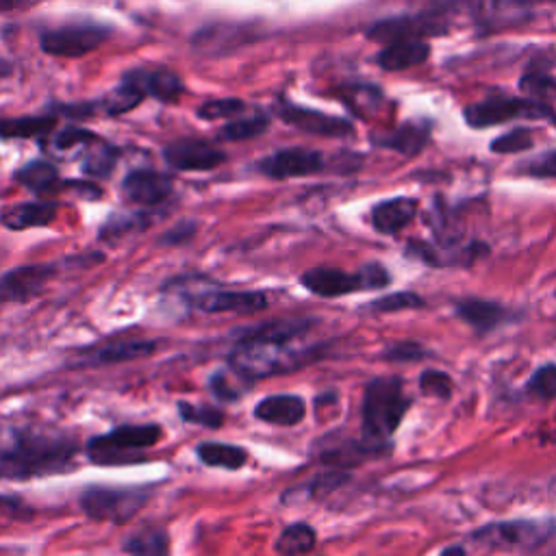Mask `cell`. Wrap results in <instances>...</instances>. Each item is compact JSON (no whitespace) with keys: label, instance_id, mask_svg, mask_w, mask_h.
<instances>
[{"label":"cell","instance_id":"obj_4","mask_svg":"<svg viewBox=\"0 0 556 556\" xmlns=\"http://www.w3.org/2000/svg\"><path fill=\"white\" fill-rule=\"evenodd\" d=\"M168 292H176L192 307L211 315H252L268 307V298L261 292H229V289H216V285H207L205 278L198 276L179 278L174 285H168Z\"/></svg>","mask_w":556,"mask_h":556},{"label":"cell","instance_id":"obj_47","mask_svg":"<svg viewBox=\"0 0 556 556\" xmlns=\"http://www.w3.org/2000/svg\"><path fill=\"white\" fill-rule=\"evenodd\" d=\"M194 231H196V226H194V224H187V222H185V224H179L174 231H170V233L166 235V239H163V242H168V244H179V242H183V239L192 237Z\"/></svg>","mask_w":556,"mask_h":556},{"label":"cell","instance_id":"obj_17","mask_svg":"<svg viewBox=\"0 0 556 556\" xmlns=\"http://www.w3.org/2000/svg\"><path fill=\"white\" fill-rule=\"evenodd\" d=\"M428 55H431L428 42L420 40V37H411V40H396L385 44L376 61L387 72H404L409 68L422 66Z\"/></svg>","mask_w":556,"mask_h":556},{"label":"cell","instance_id":"obj_11","mask_svg":"<svg viewBox=\"0 0 556 556\" xmlns=\"http://www.w3.org/2000/svg\"><path fill=\"white\" fill-rule=\"evenodd\" d=\"M276 113L281 116L289 126H296L298 131H305L309 135H322V137H346L355 133V126L352 122L337 118V116H328V113H322L318 109H307L300 107L292 100H281L276 105Z\"/></svg>","mask_w":556,"mask_h":556},{"label":"cell","instance_id":"obj_37","mask_svg":"<svg viewBox=\"0 0 556 556\" xmlns=\"http://www.w3.org/2000/svg\"><path fill=\"white\" fill-rule=\"evenodd\" d=\"M528 394L535 396L539 400H552L556 398V365L548 363L539 368L526 385Z\"/></svg>","mask_w":556,"mask_h":556},{"label":"cell","instance_id":"obj_46","mask_svg":"<svg viewBox=\"0 0 556 556\" xmlns=\"http://www.w3.org/2000/svg\"><path fill=\"white\" fill-rule=\"evenodd\" d=\"M426 355L424 348H420L413 341H402V344L391 346L385 352V359L389 361H415V359H422Z\"/></svg>","mask_w":556,"mask_h":556},{"label":"cell","instance_id":"obj_9","mask_svg":"<svg viewBox=\"0 0 556 556\" xmlns=\"http://www.w3.org/2000/svg\"><path fill=\"white\" fill-rule=\"evenodd\" d=\"M109 37V29L100 24H66L46 31L40 40L44 53L55 57H83L100 48Z\"/></svg>","mask_w":556,"mask_h":556},{"label":"cell","instance_id":"obj_33","mask_svg":"<svg viewBox=\"0 0 556 556\" xmlns=\"http://www.w3.org/2000/svg\"><path fill=\"white\" fill-rule=\"evenodd\" d=\"M98 137H94L90 131H83V129H66L61 131L53 142H50V153L57 155V157H66V155H77L83 153L90 148Z\"/></svg>","mask_w":556,"mask_h":556},{"label":"cell","instance_id":"obj_5","mask_svg":"<svg viewBox=\"0 0 556 556\" xmlns=\"http://www.w3.org/2000/svg\"><path fill=\"white\" fill-rule=\"evenodd\" d=\"M161 439V428L148 426H120L116 431L90 439L87 457L100 465L142 463V450L153 448Z\"/></svg>","mask_w":556,"mask_h":556},{"label":"cell","instance_id":"obj_8","mask_svg":"<svg viewBox=\"0 0 556 556\" xmlns=\"http://www.w3.org/2000/svg\"><path fill=\"white\" fill-rule=\"evenodd\" d=\"M552 116L550 105L533 98H511V96H494L483 103L470 105L463 111L465 122L472 129H489L517 118H548Z\"/></svg>","mask_w":556,"mask_h":556},{"label":"cell","instance_id":"obj_21","mask_svg":"<svg viewBox=\"0 0 556 556\" xmlns=\"http://www.w3.org/2000/svg\"><path fill=\"white\" fill-rule=\"evenodd\" d=\"M126 77L135 81L146 96H153L161 103H174L183 94V81L172 70H131Z\"/></svg>","mask_w":556,"mask_h":556},{"label":"cell","instance_id":"obj_3","mask_svg":"<svg viewBox=\"0 0 556 556\" xmlns=\"http://www.w3.org/2000/svg\"><path fill=\"white\" fill-rule=\"evenodd\" d=\"M296 341H272L257 337H242L231 352V368L244 378H268L287 374L307 363L309 350H298Z\"/></svg>","mask_w":556,"mask_h":556},{"label":"cell","instance_id":"obj_24","mask_svg":"<svg viewBox=\"0 0 556 556\" xmlns=\"http://www.w3.org/2000/svg\"><path fill=\"white\" fill-rule=\"evenodd\" d=\"M157 341L148 339H124V341H111L103 348H98L90 363L92 365H111V363H124L150 357L157 350Z\"/></svg>","mask_w":556,"mask_h":556},{"label":"cell","instance_id":"obj_45","mask_svg":"<svg viewBox=\"0 0 556 556\" xmlns=\"http://www.w3.org/2000/svg\"><path fill=\"white\" fill-rule=\"evenodd\" d=\"M359 272H361V278H363L365 289H381V287H387L389 281H391L389 272L383 268L381 263H368V265H363V268H361Z\"/></svg>","mask_w":556,"mask_h":556},{"label":"cell","instance_id":"obj_39","mask_svg":"<svg viewBox=\"0 0 556 556\" xmlns=\"http://www.w3.org/2000/svg\"><path fill=\"white\" fill-rule=\"evenodd\" d=\"M424 307V300L413 292H398L389 294L385 298H378L372 302V311L376 313H396V311H409Z\"/></svg>","mask_w":556,"mask_h":556},{"label":"cell","instance_id":"obj_6","mask_svg":"<svg viewBox=\"0 0 556 556\" xmlns=\"http://www.w3.org/2000/svg\"><path fill=\"white\" fill-rule=\"evenodd\" d=\"M148 502L144 487H90L83 491L81 507L98 522L126 524Z\"/></svg>","mask_w":556,"mask_h":556},{"label":"cell","instance_id":"obj_12","mask_svg":"<svg viewBox=\"0 0 556 556\" xmlns=\"http://www.w3.org/2000/svg\"><path fill=\"white\" fill-rule=\"evenodd\" d=\"M53 265H24V268L9 270L0 276V305H18L29 302L44 292V287L53 281Z\"/></svg>","mask_w":556,"mask_h":556},{"label":"cell","instance_id":"obj_40","mask_svg":"<svg viewBox=\"0 0 556 556\" xmlns=\"http://www.w3.org/2000/svg\"><path fill=\"white\" fill-rule=\"evenodd\" d=\"M233 370V368H231ZM242 374H237L233 370V374L226 372H216L211 376V391L216 394V398H220L222 402H233L237 398L244 396V387H239L237 381H242ZM248 381V378H246Z\"/></svg>","mask_w":556,"mask_h":556},{"label":"cell","instance_id":"obj_26","mask_svg":"<svg viewBox=\"0 0 556 556\" xmlns=\"http://www.w3.org/2000/svg\"><path fill=\"white\" fill-rule=\"evenodd\" d=\"M200 461L209 467H222V470H239L248 461V452L239 446L231 444H216V441H207V444L198 446Z\"/></svg>","mask_w":556,"mask_h":556},{"label":"cell","instance_id":"obj_27","mask_svg":"<svg viewBox=\"0 0 556 556\" xmlns=\"http://www.w3.org/2000/svg\"><path fill=\"white\" fill-rule=\"evenodd\" d=\"M144 98L146 94L142 92V87L124 74L122 83L118 87H113V90L100 100V109L109 113V116H122V113L135 109Z\"/></svg>","mask_w":556,"mask_h":556},{"label":"cell","instance_id":"obj_53","mask_svg":"<svg viewBox=\"0 0 556 556\" xmlns=\"http://www.w3.org/2000/svg\"><path fill=\"white\" fill-rule=\"evenodd\" d=\"M552 122H554V126H556V116H552Z\"/></svg>","mask_w":556,"mask_h":556},{"label":"cell","instance_id":"obj_10","mask_svg":"<svg viewBox=\"0 0 556 556\" xmlns=\"http://www.w3.org/2000/svg\"><path fill=\"white\" fill-rule=\"evenodd\" d=\"M255 40H257V31L252 24L213 22L194 35L192 46L198 55L218 57V55L235 53V50L244 48Z\"/></svg>","mask_w":556,"mask_h":556},{"label":"cell","instance_id":"obj_38","mask_svg":"<svg viewBox=\"0 0 556 556\" xmlns=\"http://www.w3.org/2000/svg\"><path fill=\"white\" fill-rule=\"evenodd\" d=\"M146 216L144 213H126V216H113L105 226H103V237L113 239V237H124L146 229Z\"/></svg>","mask_w":556,"mask_h":556},{"label":"cell","instance_id":"obj_48","mask_svg":"<svg viewBox=\"0 0 556 556\" xmlns=\"http://www.w3.org/2000/svg\"><path fill=\"white\" fill-rule=\"evenodd\" d=\"M500 3L504 7H509V9H515V11H528L530 7H535V5H548V3H556V0H500Z\"/></svg>","mask_w":556,"mask_h":556},{"label":"cell","instance_id":"obj_13","mask_svg":"<svg viewBox=\"0 0 556 556\" xmlns=\"http://www.w3.org/2000/svg\"><path fill=\"white\" fill-rule=\"evenodd\" d=\"M324 166H326L324 155L318 153V150L287 148L265 157L259 163V170L265 176H270V179L283 181V179H300V176L318 174L324 170Z\"/></svg>","mask_w":556,"mask_h":556},{"label":"cell","instance_id":"obj_42","mask_svg":"<svg viewBox=\"0 0 556 556\" xmlns=\"http://www.w3.org/2000/svg\"><path fill=\"white\" fill-rule=\"evenodd\" d=\"M452 378L446 372L439 370H426L420 376V389L424 396H435L439 400L452 398Z\"/></svg>","mask_w":556,"mask_h":556},{"label":"cell","instance_id":"obj_50","mask_svg":"<svg viewBox=\"0 0 556 556\" xmlns=\"http://www.w3.org/2000/svg\"><path fill=\"white\" fill-rule=\"evenodd\" d=\"M14 507H18V500L7 498V496H0V509H14Z\"/></svg>","mask_w":556,"mask_h":556},{"label":"cell","instance_id":"obj_20","mask_svg":"<svg viewBox=\"0 0 556 556\" xmlns=\"http://www.w3.org/2000/svg\"><path fill=\"white\" fill-rule=\"evenodd\" d=\"M305 413H307L305 400L289 394L263 398L255 409L257 420L276 424V426H296L305 420Z\"/></svg>","mask_w":556,"mask_h":556},{"label":"cell","instance_id":"obj_44","mask_svg":"<svg viewBox=\"0 0 556 556\" xmlns=\"http://www.w3.org/2000/svg\"><path fill=\"white\" fill-rule=\"evenodd\" d=\"M179 411H181V417H183L185 422L200 424V426H207V428H220L224 424V415L218 409L192 407V404L181 402L179 404Z\"/></svg>","mask_w":556,"mask_h":556},{"label":"cell","instance_id":"obj_22","mask_svg":"<svg viewBox=\"0 0 556 556\" xmlns=\"http://www.w3.org/2000/svg\"><path fill=\"white\" fill-rule=\"evenodd\" d=\"M457 315L463 322L474 326L478 333H487V331H494V328H498L500 324L507 322L509 311L500 307L498 302L465 298V300L457 302Z\"/></svg>","mask_w":556,"mask_h":556},{"label":"cell","instance_id":"obj_34","mask_svg":"<svg viewBox=\"0 0 556 556\" xmlns=\"http://www.w3.org/2000/svg\"><path fill=\"white\" fill-rule=\"evenodd\" d=\"M268 126H270L268 118L257 113V116L242 118V120L226 124L220 131V139H226V142H246V139H255V137L263 135L265 131H268Z\"/></svg>","mask_w":556,"mask_h":556},{"label":"cell","instance_id":"obj_18","mask_svg":"<svg viewBox=\"0 0 556 556\" xmlns=\"http://www.w3.org/2000/svg\"><path fill=\"white\" fill-rule=\"evenodd\" d=\"M57 218V205L53 202H20L0 213V224L9 231H27L37 226H48Z\"/></svg>","mask_w":556,"mask_h":556},{"label":"cell","instance_id":"obj_15","mask_svg":"<svg viewBox=\"0 0 556 556\" xmlns=\"http://www.w3.org/2000/svg\"><path fill=\"white\" fill-rule=\"evenodd\" d=\"M122 194L135 205L153 207L172 194V179L155 170H135L122 181Z\"/></svg>","mask_w":556,"mask_h":556},{"label":"cell","instance_id":"obj_19","mask_svg":"<svg viewBox=\"0 0 556 556\" xmlns=\"http://www.w3.org/2000/svg\"><path fill=\"white\" fill-rule=\"evenodd\" d=\"M417 202L413 198H391L372 209V224L378 233L396 235L415 220Z\"/></svg>","mask_w":556,"mask_h":556},{"label":"cell","instance_id":"obj_23","mask_svg":"<svg viewBox=\"0 0 556 556\" xmlns=\"http://www.w3.org/2000/svg\"><path fill=\"white\" fill-rule=\"evenodd\" d=\"M426 142H428V129L420 124H404L398 126V129L372 135V144L396 150V153L407 157L420 153V150L426 146Z\"/></svg>","mask_w":556,"mask_h":556},{"label":"cell","instance_id":"obj_51","mask_svg":"<svg viewBox=\"0 0 556 556\" xmlns=\"http://www.w3.org/2000/svg\"><path fill=\"white\" fill-rule=\"evenodd\" d=\"M11 74V66L5 61H0V81H5L7 77Z\"/></svg>","mask_w":556,"mask_h":556},{"label":"cell","instance_id":"obj_43","mask_svg":"<svg viewBox=\"0 0 556 556\" xmlns=\"http://www.w3.org/2000/svg\"><path fill=\"white\" fill-rule=\"evenodd\" d=\"M517 172H522L524 176H533V179H556V150L522 161L517 166Z\"/></svg>","mask_w":556,"mask_h":556},{"label":"cell","instance_id":"obj_1","mask_svg":"<svg viewBox=\"0 0 556 556\" xmlns=\"http://www.w3.org/2000/svg\"><path fill=\"white\" fill-rule=\"evenodd\" d=\"M79 441L44 426L0 424V478L29 480L70 472Z\"/></svg>","mask_w":556,"mask_h":556},{"label":"cell","instance_id":"obj_31","mask_svg":"<svg viewBox=\"0 0 556 556\" xmlns=\"http://www.w3.org/2000/svg\"><path fill=\"white\" fill-rule=\"evenodd\" d=\"M315 546V530L309 524L287 526L276 539V550L285 556L305 554Z\"/></svg>","mask_w":556,"mask_h":556},{"label":"cell","instance_id":"obj_36","mask_svg":"<svg viewBox=\"0 0 556 556\" xmlns=\"http://www.w3.org/2000/svg\"><path fill=\"white\" fill-rule=\"evenodd\" d=\"M522 90L533 98V100H541L546 103L548 98L556 96V81L546 72H528L520 81Z\"/></svg>","mask_w":556,"mask_h":556},{"label":"cell","instance_id":"obj_32","mask_svg":"<svg viewBox=\"0 0 556 556\" xmlns=\"http://www.w3.org/2000/svg\"><path fill=\"white\" fill-rule=\"evenodd\" d=\"M116 159H118V150L105 142H100V139H96V142L85 150L83 170L90 176L105 179V176L111 174L113 166H116Z\"/></svg>","mask_w":556,"mask_h":556},{"label":"cell","instance_id":"obj_28","mask_svg":"<svg viewBox=\"0 0 556 556\" xmlns=\"http://www.w3.org/2000/svg\"><path fill=\"white\" fill-rule=\"evenodd\" d=\"M16 179L20 185L31 189V192H35V194L50 192V189L59 185L57 168L53 166V163H48L44 159L27 163V166L18 170Z\"/></svg>","mask_w":556,"mask_h":556},{"label":"cell","instance_id":"obj_25","mask_svg":"<svg viewBox=\"0 0 556 556\" xmlns=\"http://www.w3.org/2000/svg\"><path fill=\"white\" fill-rule=\"evenodd\" d=\"M129 556H170V537L163 528H142L124 541Z\"/></svg>","mask_w":556,"mask_h":556},{"label":"cell","instance_id":"obj_2","mask_svg":"<svg viewBox=\"0 0 556 556\" xmlns=\"http://www.w3.org/2000/svg\"><path fill=\"white\" fill-rule=\"evenodd\" d=\"M411 407L400 378H374L363 394V437L370 446L383 450L398 431L404 413Z\"/></svg>","mask_w":556,"mask_h":556},{"label":"cell","instance_id":"obj_41","mask_svg":"<svg viewBox=\"0 0 556 556\" xmlns=\"http://www.w3.org/2000/svg\"><path fill=\"white\" fill-rule=\"evenodd\" d=\"M246 105L242 100L237 98H222V100H211V103L202 105L198 109V116L202 120H226V118H235L239 113H244Z\"/></svg>","mask_w":556,"mask_h":556},{"label":"cell","instance_id":"obj_16","mask_svg":"<svg viewBox=\"0 0 556 556\" xmlns=\"http://www.w3.org/2000/svg\"><path fill=\"white\" fill-rule=\"evenodd\" d=\"M302 285H305L311 294L322 298H337L363 292L365 289L361 272L348 274L337 268H313L302 274Z\"/></svg>","mask_w":556,"mask_h":556},{"label":"cell","instance_id":"obj_49","mask_svg":"<svg viewBox=\"0 0 556 556\" xmlns=\"http://www.w3.org/2000/svg\"><path fill=\"white\" fill-rule=\"evenodd\" d=\"M35 3V0H0V14H5V11H16Z\"/></svg>","mask_w":556,"mask_h":556},{"label":"cell","instance_id":"obj_14","mask_svg":"<svg viewBox=\"0 0 556 556\" xmlns=\"http://www.w3.org/2000/svg\"><path fill=\"white\" fill-rule=\"evenodd\" d=\"M168 166L181 172H200V170H213L224 163L226 155L218 146L202 139H179L172 142L163 150Z\"/></svg>","mask_w":556,"mask_h":556},{"label":"cell","instance_id":"obj_35","mask_svg":"<svg viewBox=\"0 0 556 556\" xmlns=\"http://www.w3.org/2000/svg\"><path fill=\"white\" fill-rule=\"evenodd\" d=\"M533 144H535L533 133L528 129H513L509 133L496 137L494 144H491V150L498 155H517L533 148Z\"/></svg>","mask_w":556,"mask_h":556},{"label":"cell","instance_id":"obj_29","mask_svg":"<svg viewBox=\"0 0 556 556\" xmlns=\"http://www.w3.org/2000/svg\"><path fill=\"white\" fill-rule=\"evenodd\" d=\"M313 326L311 320H278L263 324L257 328H250L246 337H257V339H272V341H298L309 333Z\"/></svg>","mask_w":556,"mask_h":556},{"label":"cell","instance_id":"obj_30","mask_svg":"<svg viewBox=\"0 0 556 556\" xmlns=\"http://www.w3.org/2000/svg\"><path fill=\"white\" fill-rule=\"evenodd\" d=\"M55 118L37 116V118H9L0 120V137L5 139H29L42 137L53 131Z\"/></svg>","mask_w":556,"mask_h":556},{"label":"cell","instance_id":"obj_7","mask_svg":"<svg viewBox=\"0 0 556 556\" xmlns=\"http://www.w3.org/2000/svg\"><path fill=\"white\" fill-rule=\"evenodd\" d=\"M552 535V524L533 520L494 522L478 528L472 541L494 550H535Z\"/></svg>","mask_w":556,"mask_h":556},{"label":"cell","instance_id":"obj_52","mask_svg":"<svg viewBox=\"0 0 556 556\" xmlns=\"http://www.w3.org/2000/svg\"><path fill=\"white\" fill-rule=\"evenodd\" d=\"M441 556H465V552H463L461 548H457V546H454V548H448V550H444V554H441Z\"/></svg>","mask_w":556,"mask_h":556}]
</instances>
